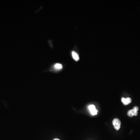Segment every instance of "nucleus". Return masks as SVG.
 Returning a JSON list of instances; mask_svg holds the SVG:
<instances>
[{"label": "nucleus", "mask_w": 140, "mask_h": 140, "mask_svg": "<svg viewBox=\"0 0 140 140\" xmlns=\"http://www.w3.org/2000/svg\"><path fill=\"white\" fill-rule=\"evenodd\" d=\"M139 107L137 106H136L133 107L132 110H130L128 112L127 114L130 117H132L133 116H136L138 114V111L139 110Z\"/></svg>", "instance_id": "obj_1"}, {"label": "nucleus", "mask_w": 140, "mask_h": 140, "mask_svg": "<svg viewBox=\"0 0 140 140\" xmlns=\"http://www.w3.org/2000/svg\"><path fill=\"white\" fill-rule=\"evenodd\" d=\"M113 125L114 129L116 130H118L121 127V123L120 120L118 118H115L113 120Z\"/></svg>", "instance_id": "obj_2"}, {"label": "nucleus", "mask_w": 140, "mask_h": 140, "mask_svg": "<svg viewBox=\"0 0 140 140\" xmlns=\"http://www.w3.org/2000/svg\"><path fill=\"white\" fill-rule=\"evenodd\" d=\"M88 108L92 115H95L97 114L98 111L96 109L94 105H91L89 106Z\"/></svg>", "instance_id": "obj_3"}, {"label": "nucleus", "mask_w": 140, "mask_h": 140, "mask_svg": "<svg viewBox=\"0 0 140 140\" xmlns=\"http://www.w3.org/2000/svg\"><path fill=\"white\" fill-rule=\"evenodd\" d=\"M121 101L125 105H127L132 102V99L130 98H122Z\"/></svg>", "instance_id": "obj_4"}, {"label": "nucleus", "mask_w": 140, "mask_h": 140, "mask_svg": "<svg viewBox=\"0 0 140 140\" xmlns=\"http://www.w3.org/2000/svg\"><path fill=\"white\" fill-rule=\"evenodd\" d=\"M72 55L73 59L76 61H78L79 59L78 54L75 51H73L72 52Z\"/></svg>", "instance_id": "obj_5"}, {"label": "nucleus", "mask_w": 140, "mask_h": 140, "mask_svg": "<svg viewBox=\"0 0 140 140\" xmlns=\"http://www.w3.org/2000/svg\"><path fill=\"white\" fill-rule=\"evenodd\" d=\"M54 67L55 69L57 70H60L62 68L63 66L61 64H59V63H57L54 65Z\"/></svg>", "instance_id": "obj_6"}, {"label": "nucleus", "mask_w": 140, "mask_h": 140, "mask_svg": "<svg viewBox=\"0 0 140 140\" xmlns=\"http://www.w3.org/2000/svg\"><path fill=\"white\" fill-rule=\"evenodd\" d=\"M53 140H60V139H54Z\"/></svg>", "instance_id": "obj_7"}]
</instances>
